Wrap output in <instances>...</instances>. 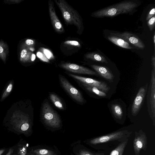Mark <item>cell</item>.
<instances>
[{
	"label": "cell",
	"mask_w": 155,
	"mask_h": 155,
	"mask_svg": "<svg viewBox=\"0 0 155 155\" xmlns=\"http://www.w3.org/2000/svg\"><path fill=\"white\" fill-rule=\"evenodd\" d=\"M60 10L67 25H74L77 28V32L81 34L84 29L82 19L78 12L65 0H54Z\"/></svg>",
	"instance_id": "obj_1"
},
{
	"label": "cell",
	"mask_w": 155,
	"mask_h": 155,
	"mask_svg": "<svg viewBox=\"0 0 155 155\" xmlns=\"http://www.w3.org/2000/svg\"><path fill=\"white\" fill-rule=\"evenodd\" d=\"M137 6L136 3L132 1L123 2L93 12L91 16L97 18L113 17L131 12Z\"/></svg>",
	"instance_id": "obj_2"
},
{
	"label": "cell",
	"mask_w": 155,
	"mask_h": 155,
	"mask_svg": "<svg viewBox=\"0 0 155 155\" xmlns=\"http://www.w3.org/2000/svg\"><path fill=\"white\" fill-rule=\"evenodd\" d=\"M18 104V108L11 112L10 122L15 130L21 133L27 134L31 130V121L28 114L21 108L20 104Z\"/></svg>",
	"instance_id": "obj_3"
},
{
	"label": "cell",
	"mask_w": 155,
	"mask_h": 155,
	"mask_svg": "<svg viewBox=\"0 0 155 155\" xmlns=\"http://www.w3.org/2000/svg\"><path fill=\"white\" fill-rule=\"evenodd\" d=\"M41 116L46 125L54 128L60 127L61 124L60 118L48 101H45L43 104Z\"/></svg>",
	"instance_id": "obj_4"
},
{
	"label": "cell",
	"mask_w": 155,
	"mask_h": 155,
	"mask_svg": "<svg viewBox=\"0 0 155 155\" xmlns=\"http://www.w3.org/2000/svg\"><path fill=\"white\" fill-rule=\"evenodd\" d=\"M132 132L125 130L115 131L106 135L92 139L90 143L96 145L112 141H118L121 142L126 140L130 136Z\"/></svg>",
	"instance_id": "obj_5"
},
{
	"label": "cell",
	"mask_w": 155,
	"mask_h": 155,
	"mask_svg": "<svg viewBox=\"0 0 155 155\" xmlns=\"http://www.w3.org/2000/svg\"><path fill=\"white\" fill-rule=\"evenodd\" d=\"M147 96L148 110L150 117L155 125V71L152 69L150 82L149 87Z\"/></svg>",
	"instance_id": "obj_6"
},
{
	"label": "cell",
	"mask_w": 155,
	"mask_h": 155,
	"mask_svg": "<svg viewBox=\"0 0 155 155\" xmlns=\"http://www.w3.org/2000/svg\"><path fill=\"white\" fill-rule=\"evenodd\" d=\"M59 78L62 87L74 101L81 104L84 102L85 100L81 92L72 85L65 77L59 74Z\"/></svg>",
	"instance_id": "obj_7"
},
{
	"label": "cell",
	"mask_w": 155,
	"mask_h": 155,
	"mask_svg": "<svg viewBox=\"0 0 155 155\" xmlns=\"http://www.w3.org/2000/svg\"><path fill=\"white\" fill-rule=\"evenodd\" d=\"M66 74L69 76L76 80L81 83L96 87L100 90L105 93L107 92L110 89V87L104 82L99 81L91 78L83 77L70 73H66Z\"/></svg>",
	"instance_id": "obj_8"
},
{
	"label": "cell",
	"mask_w": 155,
	"mask_h": 155,
	"mask_svg": "<svg viewBox=\"0 0 155 155\" xmlns=\"http://www.w3.org/2000/svg\"><path fill=\"white\" fill-rule=\"evenodd\" d=\"M147 143L146 135L142 130L135 132L133 141V148L135 155H140L141 150L146 151Z\"/></svg>",
	"instance_id": "obj_9"
},
{
	"label": "cell",
	"mask_w": 155,
	"mask_h": 155,
	"mask_svg": "<svg viewBox=\"0 0 155 155\" xmlns=\"http://www.w3.org/2000/svg\"><path fill=\"white\" fill-rule=\"evenodd\" d=\"M48 6L50 18L54 29L58 33H64L65 31L64 29L56 15L53 1L49 0Z\"/></svg>",
	"instance_id": "obj_10"
},
{
	"label": "cell",
	"mask_w": 155,
	"mask_h": 155,
	"mask_svg": "<svg viewBox=\"0 0 155 155\" xmlns=\"http://www.w3.org/2000/svg\"><path fill=\"white\" fill-rule=\"evenodd\" d=\"M58 66L61 68L73 73L92 75H97L95 71L83 66L69 62L61 63Z\"/></svg>",
	"instance_id": "obj_11"
},
{
	"label": "cell",
	"mask_w": 155,
	"mask_h": 155,
	"mask_svg": "<svg viewBox=\"0 0 155 155\" xmlns=\"http://www.w3.org/2000/svg\"><path fill=\"white\" fill-rule=\"evenodd\" d=\"M111 34L124 39L138 49H143L145 47L144 44L138 37L131 33L126 32L121 33H112Z\"/></svg>",
	"instance_id": "obj_12"
},
{
	"label": "cell",
	"mask_w": 155,
	"mask_h": 155,
	"mask_svg": "<svg viewBox=\"0 0 155 155\" xmlns=\"http://www.w3.org/2000/svg\"><path fill=\"white\" fill-rule=\"evenodd\" d=\"M147 85L142 87L139 90L132 105L131 112L132 115H136L139 112L144 101L147 90Z\"/></svg>",
	"instance_id": "obj_13"
},
{
	"label": "cell",
	"mask_w": 155,
	"mask_h": 155,
	"mask_svg": "<svg viewBox=\"0 0 155 155\" xmlns=\"http://www.w3.org/2000/svg\"><path fill=\"white\" fill-rule=\"evenodd\" d=\"M91 67L99 74L105 79L111 81L114 78L113 74L107 68L101 66L96 65H92Z\"/></svg>",
	"instance_id": "obj_14"
},
{
	"label": "cell",
	"mask_w": 155,
	"mask_h": 155,
	"mask_svg": "<svg viewBox=\"0 0 155 155\" xmlns=\"http://www.w3.org/2000/svg\"><path fill=\"white\" fill-rule=\"evenodd\" d=\"M107 39L113 43L123 48L127 49L134 48L126 40L118 36L114 35L109 36Z\"/></svg>",
	"instance_id": "obj_15"
},
{
	"label": "cell",
	"mask_w": 155,
	"mask_h": 155,
	"mask_svg": "<svg viewBox=\"0 0 155 155\" xmlns=\"http://www.w3.org/2000/svg\"><path fill=\"white\" fill-rule=\"evenodd\" d=\"M32 54L28 48L23 46L20 52V61L25 63L32 61Z\"/></svg>",
	"instance_id": "obj_16"
},
{
	"label": "cell",
	"mask_w": 155,
	"mask_h": 155,
	"mask_svg": "<svg viewBox=\"0 0 155 155\" xmlns=\"http://www.w3.org/2000/svg\"><path fill=\"white\" fill-rule=\"evenodd\" d=\"M9 53L8 45L4 41L0 40V59L5 63Z\"/></svg>",
	"instance_id": "obj_17"
},
{
	"label": "cell",
	"mask_w": 155,
	"mask_h": 155,
	"mask_svg": "<svg viewBox=\"0 0 155 155\" xmlns=\"http://www.w3.org/2000/svg\"><path fill=\"white\" fill-rule=\"evenodd\" d=\"M85 57L87 59H90L94 61L105 63H108V61L105 58L98 53H88L85 54Z\"/></svg>",
	"instance_id": "obj_18"
},
{
	"label": "cell",
	"mask_w": 155,
	"mask_h": 155,
	"mask_svg": "<svg viewBox=\"0 0 155 155\" xmlns=\"http://www.w3.org/2000/svg\"><path fill=\"white\" fill-rule=\"evenodd\" d=\"M49 97L51 101L56 107L61 110L64 109L63 103L57 95L51 93Z\"/></svg>",
	"instance_id": "obj_19"
},
{
	"label": "cell",
	"mask_w": 155,
	"mask_h": 155,
	"mask_svg": "<svg viewBox=\"0 0 155 155\" xmlns=\"http://www.w3.org/2000/svg\"><path fill=\"white\" fill-rule=\"evenodd\" d=\"M128 139L121 143L110 153V155H123L128 143Z\"/></svg>",
	"instance_id": "obj_20"
},
{
	"label": "cell",
	"mask_w": 155,
	"mask_h": 155,
	"mask_svg": "<svg viewBox=\"0 0 155 155\" xmlns=\"http://www.w3.org/2000/svg\"><path fill=\"white\" fill-rule=\"evenodd\" d=\"M86 90L101 97H104L106 96L105 93L101 91L97 88L89 86L85 84L81 83Z\"/></svg>",
	"instance_id": "obj_21"
},
{
	"label": "cell",
	"mask_w": 155,
	"mask_h": 155,
	"mask_svg": "<svg viewBox=\"0 0 155 155\" xmlns=\"http://www.w3.org/2000/svg\"><path fill=\"white\" fill-rule=\"evenodd\" d=\"M111 108L114 117L117 119H120L123 115V110L120 106L117 104H113Z\"/></svg>",
	"instance_id": "obj_22"
},
{
	"label": "cell",
	"mask_w": 155,
	"mask_h": 155,
	"mask_svg": "<svg viewBox=\"0 0 155 155\" xmlns=\"http://www.w3.org/2000/svg\"><path fill=\"white\" fill-rule=\"evenodd\" d=\"M13 80H11L9 81L2 94L0 100L1 102L3 101L10 94L13 89Z\"/></svg>",
	"instance_id": "obj_23"
},
{
	"label": "cell",
	"mask_w": 155,
	"mask_h": 155,
	"mask_svg": "<svg viewBox=\"0 0 155 155\" xmlns=\"http://www.w3.org/2000/svg\"><path fill=\"white\" fill-rule=\"evenodd\" d=\"M36 155H56V154L53 151L43 149H38L33 151Z\"/></svg>",
	"instance_id": "obj_24"
},
{
	"label": "cell",
	"mask_w": 155,
	"mask_h": 155,
	"mask_svg": "<svg viewBox=\"0 0 155 155\" xmlns=\"http://www.w3.org/2000/svg\"><path fill=\"white\" fill-rule=\"evenodd\" d=\"M64 44L68 47H79L81 46L80 43L77 41H75L68 40L65 41Z\"/></svg>",
	"instance_id": "obj_25"
},
{
	"label": "cell",
	"mask_w": 155,
	"mask_h": 155,
	"mask_svg": "<svg viewBox=\"0 0 155 155\" xmlns=\"http://www.w3.org/2000/svg\"><path fill=\"white\" fill-rule=\"evenodd\" d=\"M35 45V41L33 39H26L23 45V46L27 47L30 50L33 48Z\"/></svg>",
	"instance_id": "obj_26"
},
{
	"label": "cell",
	"mask_w": 155,
	"mask_h": 155,
	"mask_svg": "<svg viewBox=\"0 0 155 155\" xmlns=\"http://www.w3.org/2000/svg\"><path fill=\"white\" fill-rule=\"evenodd\" d=\"M78 155H104V153H93L85 150H81Z\"/></svg>",
	"instance_id": "obj_27"
},
{
	"label": "cell",
	"mask_w": 155,
	"mask_h": 155,
	"mask_svg": "<svg viewBox=\"0 0 155 155\" xmlns=\"http://www.w3.org/2000/svg\"><path fill=\"white\" fill-rule=\"evenodd\" d=\"M155 15L149 19L147 22V24L150 30L152 31L154 28L155 25Z\"/></svg>",
	"instance_id": "obj_28"
},
{
	"label": "cell",
	"mask_w": 155,
	"mask_h": 155,
	"mask_svg": "<svg viewBox=\"0 0 155 155\" xmlns=\"http://www.w3.org/2000/svg\"><path fill=\"white\" fill-rule=\"evenodd\" d=\"M41 49L48 58L51 59L54 58L52 53L48 49L44 48H41Z\"/></svg>",
	"instance_id": "obj_29"
},
{
	"label": "cell",
	"mask_w": 155,
	"mask_h": 155,
	"mask_svg": "<svg viewBox=\"0 0 155 155\" xmlns=\"http://www.w3.org/2000/svg\"><path fill=\"white\" fill-rule=\"evenodd\" d=\"M27 151V148L23 145L19 148L17 155H26Z\"/></svg>",
	"instance_id": "obj_30"
},
{
	"label": "cell",
	"mask_w": 155,
	"mask_h": 155,
	"mask_svg": "<svg viewBox=\"0 0 155 155\" xmlns=\"http://www.w3.org/2000/svg\"><path fill=\"white\" fill-rule=\"evenodd\" d=\"M155 8H152L149 12L148 15H147L146 20L147 21L149 19L155 15Z\"/></svg>",
	"instance_id": "obj_31"
},
{
	"label": "cell",
	"mask_w": 155,
	"mask_h": 155,
	"mask_svg": "<svg viewBox=\"0 0 155 155\" xmlns=\"http://www.w3.org/2000/svg\"><path fill=\"white\" fill-rule=\"evenodd\" d=\"M5 3L10 4H16L18 3L22 2L21 0H5L4 1Z\"/></svg>",
	"instance_id": "obj_32"
},
{
	"label": "cell",
	"mask_w": 155,
	"mask_h": 155,
	"mask_svg": "<svg viewBox=\"0 0 155 155\" xmlns=\"http://www.w3.org/2000/svg\"><path fill=\"white\" fill-rule=\"evenodd\" d=\"M5 155H17V154L14 153V149L13 148H11Z\"/></svg>",
	"instance_id": "obj_33"
},
{
	"label": "cell",
	"mask_w": 155,
	"mask_h": 155,
	"mask_svg": "<svg viewBox=\"0 0 155 155\" xmlns=\"http://www.w3.org/2000/svg\"><path fill=\"white\" fill-rule=\"evenodd\" d=\"M151 62L153 67V69L155 71V58L154 55L152 56Z\"/></svg>",
	"instance_id": "obj_34"
},
{
	"label": "cell",
	"mask_w": 155,
	"mask_h": 155,
	"mask_svg": "<svg viewBox=\"0 0 155 155\" xmlns=\"http://www.w3.org/2000/svg\"><path fill=\"white\" fill-rule=\"evenodd\" d=\"M5 149H2L0 150V155H1L5 151Z\"/></svg>",
	"instance_id": "obj_35"
},
{
	"label": "cell",
	"mask_w": 155,
	"mask_h": 155,
	"mask_svg": "<svg viewBox=\"0 0 155 155\" xmlns=\"http://www.w3.org/2000/svg\"><path fill=\"white\" fill-rule=\"evenodd\" d=\"M153 43H154V45L155 46V34L154 33L153 36Z\"/></svg>",
	"instance_id": "obj_36"
},
{
	"label": "cell",
	"mask_w": 155,
	"mask_h": 155,
	"mask_svg": "<svg viewBox=\"0 0 155 155\" xmlns=\"http://www.w3.org/2000/svg\"><path fill=\"white\" fill-rule=\"evenodd\" d=\"M34 155L32 154H31V155Z\"/></svg>",
	"instance_id": "obj_37"
}]
</instances>
